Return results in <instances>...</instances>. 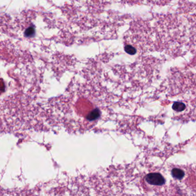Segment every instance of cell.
<instances>
[{"instance_id":"6da1fadb","label":"cell","mask_w":196,"mask_h":196,"mask_svg":"<svg viewBox=\"0 0 196 196\" xmlns=\"http://www.w3.org/2000/svg\"><path fill=\"white\" fill-rule=\"evenodd\" d=\"M146 180L148 184L153 185H162L165 182L163 176L160 173H150L146 176Z\"/></svg>"},{"instance_id":"7a4b0ae2","label":"cell","mask_w":196,"mask_h":196,"mask_svg":"<svg viewBox=\"0 0 196 196\" xmlns=\"http://www.w3.org/2000/svg\"><path fill=\"white\" fill-rule=\"evenodd\" d=\"M172 176L177 179L181 180L184 176H185V173L183 170H181L180 168H173L172 171Z\"/></svg>"},{"instance_id":"3957f363","label":"cell","mask_w":196,"mask_h":196,"mask_svg":"<svg viewBox=\"0 0 196 196\" xmlns=\"http://www.w3.org/2000/svg\"><path fill=\"white\" fill-rule=\"evenodd\" d=\"M173 109L177 112H181L185 110V109L186 108V106L184 104V103L182 102H177L174 103V104L172 106Z\"/></svg>"},{"instance_id":"277c9868","label":"cell","mask_w":196,"mask_h":196,"mask_svg":"<svg viewBox=\"0 0 196 196\" xmlns=\"http://www.w3.org/2000/svg\"><path fill=\"white\" fill-rule=\"evenodd\" d=\"M99 116H100V112L98 110H94L87 116V119H88L89 121H93V120H96Z\"/></svg>"},{"instance_id":"5b68a950","label":"cell","mask_w":196,"mask_h":196,"mask_svg":"<svg viewBox=\"0 0 196 196\" xmlns=\"http://www.w3.org/2000/svg\"><path fill=\"white\" fill-rule=\"evenodd\" d=\"M124 49L127 53L130 55H134L136 53V50L134 47L131 45H127L125 46Z\"/></svg>"}]
</instances>
